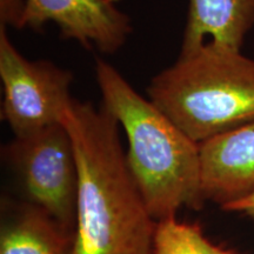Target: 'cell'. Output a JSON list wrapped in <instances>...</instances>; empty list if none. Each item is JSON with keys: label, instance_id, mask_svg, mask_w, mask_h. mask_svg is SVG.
I'll use <instances>...</instances> for the list:
<instances>
[{"label": "cell", "instance_id": "1", "mask_svg": "<svg viewBox=\"0 0 254 254\" xmlns=\"http://www.w3.org/2000/svg\"><path fill=\"white\" fill-rule=\"evenodd\" d=\"M62 123L79 171L72 254H152L157 221L129 172L119 123L103 104L74 98Z\"/></svg>", "mask_w": 254, "mask_h": 254}, {"label": "cell", "instance_id": "2", "mask_svg": "<svg viewBox=\"0 0 254 254\" xmlns=\"http://www.w3.org/2000/svg\"><path fill=\"white\" fill-rule=\"evenodd\" d=\"M95 78L104 107L126 133L127 165L152 218L160 221L176 218L183 207L201 208L200 145L106 60H95Z\"/></svg>", "mask_w": 254, "mask_h": 254}, {"label": "cell", "instance_id": "3", "mask_svg": "<svg viewBox=\"0 0 254 254\" xmlns=\"http://www.w3.org/2000/svg\"><path fill=\"white\" fill-rule=\"evenodd\" d=\"M147 94L200 145L254 122V59L208 41L154 75Z\"/></svg>", "mask_w": 254, "mask_h": 254}, {"label": "cell", "instance_id": "4", "mask_svg": "<svg viewBox=\"0 0 254 254\" xmlns=\"http://www.w3.org/2000/svg\"><path fill=\"white\" fill-rule=\"evenodd\" d=\"M5 154L31 204L74 230L79 171L71 135L63 123L14 136Z\"/></svg>", "mask_w": 254, "mask_h": 254}, {"label": "cell", "instance_id": "5", "mask_svg": "<svg viewBox=\"0 0 254 254\" xmlns=\"http://www.w3.org/2000/svg\"><path fill=\"white\" fill-rule=\"evenodd\" d=\"M0 26V79L4 88L1 116L14 136L62 123L73 99V73L47 60H28Z\"/></svg>", "mask_w": 254, "mask_h": 254}, {"label": "cell", "instance_id": "6", "mask_svg": "<svg viewBox=\"0 0 254 254\" xmlns=\"http://www.w3.org/2000/svg\"><path fill=\"white\" fill-rule=\"evenodd\" d=\"M119 0H27L24 28L39 30L47 23L59 28L65 39L78 41L88 50L112 55L125 45L132 33L131 19Z\"/></svg>", "mask_w": 254, "mask_h": 254}, {"label": "cell", "instance_id": "7", "mask_svg": "<svg viewBox=\"0 0 254 254\" xmlns=\"http://www.w3.org/2000/svg\"><path fill=\"white\" fill-rule=\"evenodd\" d=\"M205 200L222 207L254 190V122L200 144Z\"/></svg>", "mask_w": 254, "mask_h": 254}, {"label": "cell", "instance_id": "8", "mask_svg": "<svg viewBox=\"0 0 254 254\" xmlns=\"http://www.w3.org/2000/svg\"><path fill=\"white\" fill-rule=\"evenodd\" d=\"M253 27L254 0H190L180 53L208 41L241 50Z\"/></svg>", "mask_w": 254, "mask_h": 254}, {"label": "cell", "instance_id": "9", "mask_svg": "<svg viewBox=\"0 0 254 254\" xmlns=\"http://www.w3.org/2000/svg\"><path fill=\"white\" fill-rule=\"evenodd\" d=\"M73 230L31 204L6 212L0 230V254H72Z\"/></svg>", "mask_w": 254, "mask_h": 254}, {"label": "cell", "instance_id": "10", "mask_svg": "<svg viewBox=\"0 0 254 254\" xmlns=\"http://www.w3.org/2000/svg\"><path fill=\"white\" fill-rule=\"evenodd\" d=\"M152 254H238L211 243L198 225L176 218L157 221Z\"/></svg>", "mask_w": 254, "mask_h": 254}, {"label": "cell", "instance_id": "11", "mask_svg": "<svg viewBox=\"0 0 254 254\" xmlns=\"http://www.w3.org/2000/svg\"><path fill=\"white\" fill-rule=\"evenodd\" d=\"M27 0H0V26L24 28V13Z\"/></svg>", "mask_w": 254, "mask_h": 254}, {"label": "cell", "instance_id": "12", "mask_svg": "<svg viewBox=\"0 0 254 254\" xmlns=\"http://www.w3.org/2000/svg\"><path fill=\"white\" fill-rule=\"evenodd\" d=\"M224 211L233 212V213H241L254 220V190L241 198L228 202L221 207Z\"/></svg>", "mask_w": 254, "mask_h": 254}]
</instances>
